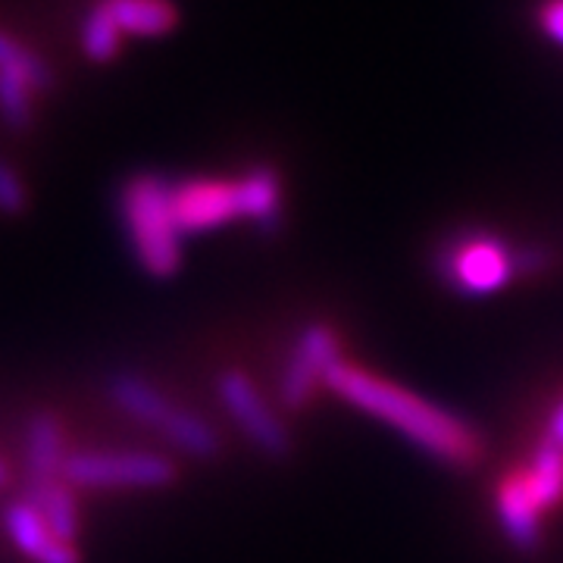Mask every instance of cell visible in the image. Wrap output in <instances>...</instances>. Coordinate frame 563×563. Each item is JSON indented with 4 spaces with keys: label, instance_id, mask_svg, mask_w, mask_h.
<instances>
[{
    "label": "cell",
    "instance_id": "cell-1",
    "mask_svg": "<svg viewBox=\"0 0 563 563\" xmlns=\"http://www.w3.org/2000/svg\"><path fill=\"white\" fill-rule=\"evenodd\" d=\"M325 388L363 413L395 426L410 442L442 461L473 466L483 457V439L470 422L363 366L339 361L325 376Z\"/></svg>",
    "mask_w": 563,
    "mask_h": 563
},
{
    "label": "cell",
    "instance_id": "cell-2",
    "mask_svg": "<svg viewBox=\"0 0 563 563\" xmlns=\"http://www.w3.org/2000/svg\"><path fill=\"white\" fill-rule=\"evenodd\" d=\"M125 232L144 273L166 279L181 263V229L173 213V185L161 176H135L120 195Z\"/></svg>",
    "mask_w": 563,
    "mask_h": 563
},
{
    "label": "cell",
    "instance_id": "cell-3",
    "mask_svg": "<svg viewBox=\"0 0 563 563\" xmlns=\"http://www.w3.org/2000/svg\"><path fill=\"white\" fill-rule=\"evenodd\" d=\"M110 391H113V401L120 404L125 413H132L139 422L163 432L166 442L185 451V454H191V457H213L220 451V439H217L210 422L179 407V404H173L166 395H161L154 385L135 376V373L113 376Z\"/></svg>",
    "mask_w": 563,
    "mask_h": 563
},
{
    "label": "cell",
    "instance_id": "cell-4",
    "mask_svg": "<svg viewBox=\"0 0 563 563\" xmlns=\"http://www.w3.org/2000/svg\"><path fill=\"white\" fill-rule=\"evenodd\" d=\"M173 476V463L151 451H81L63 463V479L76 488H161Z\"/></svg>",
    "mask_w": 563,
    "mask_h": 563
},
{
    "label": "cell",
    "instance_id": "cell-5",
    "mask_svg": "<svg viewBox=\"0 0 563 563\" xmlns=\"http://www.w3.org/2000/svg\"><path fill=\"white\" fill-rule=\"evenodd\" d=\"M439 269L448 285L473 298L495 295L517 276L514 251L495 235H463L451 242L442 251Z\"/></svg>",
    "mask_w": 563,
    "mask_h": 563
},
{
    "label": "cell",
    "instance_id": "cell-6",
    "mask_svg": "<svg viewBox=\"0 0 563 563\" xmlns=\"http://www.w3.org/2000/svg\"><path fill=\"white\" fill-rule=\"evenodd\" d=\"M217 395H220L225 413L242 426V432L251 439L254 448H261L263 454H273V457L288 454L291 439H288L285 422L273 413V407L263 401L257 385L251 383L244 373H239V369L222 373L220 383H217Z\"/></svg>",
    "mask_w": 563,
    "mask_h": 563
},
{
    "label": "cell",
    "instance_id": "cell-7",
    "mask_svg": "<svg viewBox=\"0 0 563 563\" xmlns=\"http://www.w3.org/2000/svg\"><path fill=\"white\" fill-rule=\"evenodd\" d=\"M339 361H342V351H339L335 332L329 325H307L291 347L285 369H282V404L291 410H301L303 404L313 398L317 385H325L329 369Z\"/></svg>",
    "mask_w": 563,
    "mask_h": 563
},
{
    "label": "cell",
    "instance_id": "cell-8",
    "mask_svg": "<svg viewBox=\"0 0 563 563\" xmlns=\"http://www.w3.org/2000/svg\"><path fill=\"white\" fill-rule=\"evenodd\" d=\"M173 213L181 235H195L242 217L239 179H188L173 188Z\"/></svg>",
    "mask_w": 563,
    "mask_h": 563
},
{
    "label": "cell",
    "instance_id": "cell-9",
    "mask_svg": "<svg viewBox=\"0 0 563 563\" xmlns=\"http://www.w3.org/2000/svg\"><path fill=\"white\" fill-rule=\"evenodd\" d=\"M7 532L20 544L22 554H29L35 563H79V551L51 532L32 501L7 507Z\"/></svg>",
    "mask_w": 563,
    "mask_h": 563
},
{
    "label": "cell",
    "instance_id": "cell-10",
    "mask_svg": "<svg viewBox=\"0 0 563 563\" xmlns=\"http://www.w3.org/2000/svg\"><path fill=\"white\" fill-rule=\"evenodd\" d=\"M495 504H498V520H501L507 539L517 548H523V551L539 548L542 510H539V504L532 501L523 473L504 476L501 485H498V495H495Z\"/></svg>",
    "mask_w": 563,
    "mask_h": 563
},
{
    "label": "cell",
    "instance_id": "cell-11",
    "mask_svg": "<svg viewBox=\"0 0 563 563\" xmlns=\"http://www.w3.org/2000/svg\"><path fill=\"white\" fill-rule=\"evenodd\" d=\"M98 3L120 25L122 35L161 38L179 22V13L169 0H98Z\"/></svg>",
    "mask_w": 563,
    "mask_h": 563
},
{
    "label": "cell",
    "instance_id": "cell-12",
    "mask_svg": "<svg viewBox=\"0 0 563 563\" xmlns=\"http://www.w3.org/2000/svg\"><path fill=\"white\" fill-rule=\"evenodd\" d=\"M25 463H29V479L32 483H51L63 473V429L57 417L38 413L29 422L25 435Z\"/></svg>",
    "mask_w": 563,
    "mask_h": 563
},
{
    "label": "cell",
    "instance_id": "cell-13",
    "mask_svg": "<svg viewBox=\"0 0 563 563\" xmlns=\"http://www.w3.org/2000/svg\"><path fill=\"white\" fill-rule=\"evenodd\" d=\"M242 191V217L254 220L263 229H273L282 217V185L273 169L257 166L251 173H244L239 179Z\"/></svg>",
    "mask_w": 563,
    "mask_h": 563
},
{
    "label": "cell",
    "instance_id": "cell-14",
    "mask_svg": "<svg viewBox=\"0 0 563 563\" xmlns=\"http://www.w3.org/2000/svg\"><path fill=\"white\" fill-rule=\"evenodd\" d=\"M29 501L35 504V510L44 517V523L51 526V532L57 539L69 544L76 542V536H79V507H76V498H73V492L66 485L57 483V479L32 483Z\"/></svg>",
    "mask_w": 563,
    "mask_h": 563
},
{
    "label": "cell",
    "instance_id": "cell-15",
    "mask_svg": "<svg viewBox=\"0 0 563 563\" xmlns=\"http://www.w3.org/2000/svg\"><path fill=\"white\" fill-rule=\"evenodd\" d=\"M523 479L532 501L539 504V510L554 507L563 498V448L551 442L539 444L536 457L523 473Z\"/></svg>",
    "mask_w": 563,
    "mask_h": 563
},
{
    "label": "cell",
    "instance_id": "cell-16",
    "mask_svg": "<svg viewBox=\"0 0 563 563\" xmlns=\"http://www.w3.org/2000/svg\"><path fill=\"white\" fill-rule=\"evenodd\" d=\"M0 73H13V76H20L22 81H29L35 91H44V88H51V69H47V63L41 60L38 54H32L25 44H20L16 38H10L7 32H0Z\"/></svg>",
    "mask_w": 563,
    "mask_h": 563
},
{
    "label": "cell",
    "instance_id": "cell-17",
    "mask_svg": "<svg viewBox=\"0 0 563 563\" xmlns=\"http://www.w3.org/2000/svg\"><path fill=\"white\" fill-rule=\"evenodd\" d=\"M122 32L101 3L81 22V51L95 63H110L120 54Z\"/></svg>",
    "mask_w": 563,
    "mask_h": 563
},
{
    "label": "cell",
    "instance_id": "cell-18",
    "mask_svg": "<svg viewBox=\"0 0 563 563\" xmlns=\"http://www.w3.org/2000/svg\"><path fill=\"white\" fill-rule=\"evenodd\" d=\"M32 85L13 73H0V120L10 129H29L32 125Z\"/></svg>",
    "mask_w": 563,
    "mask_h": 563
},
{
    "label": "cell",
    "instance_id": "cell-19",
    "mask_svg": "<svg viewBox=\"0 0 563 563\" xmlns=\"http://www.w3.org/2000/svg\"><path fill=\"white\" fill-rule=\"evenodd\" d=\"M25 210V185L13 166L0 163V213H22Z\"/></svg>",
    "mask_w": 563,
    "mask_h": 563
},
{
    "label": "cell",
    "instance_id": "cell-20",
    "mask_svg": "<svg viewBox=\"0 0 563 563\" xmlns=\"http://www.w3.org/2000/svg\"><path fill=\"white\" fill-rule=\"evenodd\" d=\"M539 20H542L544 32L558 44H563V0H544Z\"/></svg>",
    "mask_w": 563,
    "mask_h": 563
},
{
    "label": "cell",
    "instance_id": "cell-21",
    "mask_svg": "<svg viewBox=\"0 0 563 563\" xmlns=\"http://www.w3.org/2000/svg\"><path fill=\"white\" fill-rule=\"evenodd\" d=\"M514 263H517V273H539L548 263V254L539 247H517L514 251Z\"/></svg>",
    "mask_w": 563,
    "mask_h": 563
},
{
    "label": "cell",
    "instance_id": "cell-22",
    "mask_svg": "<svg viewBox=\"0 0 563 563\" xmlns=\"http://www.w3.org/2000/svg\"><path fill=\"white\" fill-rule=\"evenodd\" d=\"M544 442L563 448V401L554 407V413H551V420H548V439H544Z\"/></svg>",
    "mask_w": 563,
    "mask_h": 563
},
{
    "label": "cell",
    "instance_id": "cell-23",
    "mask_svg": "<svg viewBox=\"0 0 563 563\" xmlns=\"http://www.w3.org/2000/svg\"><path fill=\"white\" fill-rule=\"evenodd\" d=\"M7 476H10V473H7V463L0 461V485H7Z\"/></svg>",
    "mask_w": 563,
    "mask_h": 563
}]
</instances>
